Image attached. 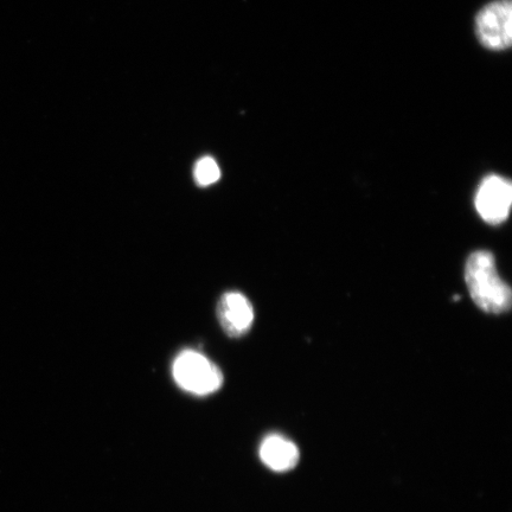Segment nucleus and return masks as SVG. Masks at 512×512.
I'll return each mask as SVG.
<instances>
[{"instance_id": "3", "label": "nucleus", "mask_w": 512, "mask_h": 512, "mask_svg": "<svg viewBox=\"0 0 512 512\" xmlns=\"http://www.w3.org/2000/svg\"><path fill=\"white\" fill-rule=\"evenodd\" d=\"M476 32L486 49L502 51L512 43V5L510 0H495L479 11Z\"/></svg>"}, {"instance_id": "7", "label": "nucleus", "mask_w": 512, "mask_h": 512, "mask_svg": "<svg viewBox=\"0 0 512 512\" xmlns=\"http://www.w3.org/2000/svg\"><path fill=\"white\" fill-rule=\"evenodd\" d=\"M195 181L201 187H208L219 181L221 177L220 166L216 160L211 157H203L195 165L194 169Z\"/></svg>"}, {"instance_id": "5", "label": "nucleus", "mask_w": 512, "mask_h": 512, "mask_svg": "<svg viewBox=\"0 0 512 512\" xmlns=\"http://www.w3.org/2000/svg\"><path fill=\"white\" fill-rule=\"evenodd\" d=\"M217 317L230 337H241L252 328L254 309L248 298L239 292H228L217 305Z\"/></svg>"}, {"instance_id": "1", "label": "nucleus", "mask_w": 512, "mask_h": 512, "mask_svg": "<svg viewBox=\"0 0 512 512\" xmlns=\"http://www.w3.org/2000/svg\"><path fill=\"white\" fill-rule=\"evenodd\" d=\"M465 281L473 302L480 310L501 315L511 309L512 291L499 277L494 254L473 252L466 261Z\"/></svg>"}, {"instance_id": "6", "label": "nucleus", "mask_w": 512, "mask_h": 512, "mask_svg": "<svg viewBox=\"0 0 512 512\" xmlns=\"http://www.w3.org/2000/svg\"><path fill=\"white\" fill-rule=\"evenodd\" d=\"M299 450L291 440L281 435H268L260 446L262 463L275 472H286L294 469L299 462Z\"/></svg>"}, {"instance_id": "4", "label": "nucleus", "mask_w": 512, "mask_h": 512, "mask_svg": "<svg viewBox=\"0 0 512 512\" xmlns=\"http://www.w3.org/2000/svg\"><path fill=\"white\" fill-rule=\"evenodd\" d=\"M512 203V187L509 179L490 175L480 183L476 195V209L482 219L498 226L508 220Z\"/></svg>"}, {"instance_id": "2", "label": "nucleus", "mask_w": 512, "mask_h": 512, "mask_svg": "<svg viewBox=\"0 0 512 512\" xmlns=\"http://www.w3.org/2000/svg\"><path fill=\"white\" fill-rule=\"evenodd\" d=\"M172 374L179 387L195 395L213 394L223 383L220 368L200 352L192 350L178 355Z\"/></svg>"}]
</instances>
